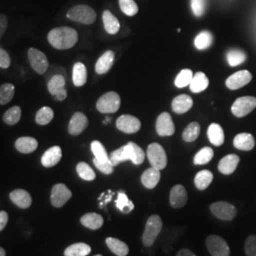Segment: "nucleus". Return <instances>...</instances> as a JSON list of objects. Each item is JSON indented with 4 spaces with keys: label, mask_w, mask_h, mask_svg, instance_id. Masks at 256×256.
I'll return each mask as SVG.
<instances>
[{
    "label": "nucleus",
    "mask_w": 256,
    "mask_h": 256,
    "mask_svg": "<svg viewBox=\"0 0 256 256\" xmlns=\"http://www.w3.org/2000/svg\"><path fill=\"white\" fill-rule=\"evenodd\" d=\"M192 106V99L186 94H180L176 96L172 102V108L176 114L186 113Z\"/></svg>",
    "instance_id": "obj_22"
},
{
    "label": "nucleus",
    "mask_w": 256,
    "mask_h": 256,
    "mask_svg": "<svg viewBox=\"0 0 256 256\" xmlns=\"http://www.w3.org/2000/svg\"><path fill=\"white\" fill-rule=\"evenodd\" d=\"M62 158V149L60 146L48 148L41 158V164L46 168L54 167L60 162Z\"/></svg>",
    "instance_id": "obj_17"
},
{
    "label": "nucleus",
    "mask_w": 256,
    "mask_h": 256,
    "mask_svg": "<svg viewBox=\"0 0 256 256\" xmlns=\"http://www.w3.org/2000/svg\"><path fill=\"white\" fill-rule=\"evenodd\" d=\"M66 86V77L62 74H56L48 81V92L55 96L58 92L64 90Z\"/></svg>",
    "instance_id": "obj_33"
},
{
    "label": "nucleus",
    "mask_w": 256,
    "mask_h": 256,
    "mask_svg": "<svg viewBox=\"0 0 256 256\" xmlns=\"http://www.w3.org/2000/svg\"><path fill=\"white\" fill-rule=\"evenodd\" d=\"M0 256H6V252L3 248L0 247Z\"/></svg>",
    "instance_id": "obj_55"
},
{
    "label": "nucleus",
    "mask_w": 256,
    "mask_h": 256,
    "mask_svg": "<svg viewBox=\"0 0 256 256\" xmlns=\"http://www.w3.org/2000/svg\"><path fill=\"white\" fill-rule=\"evenodd\" d=\"M80 221L82 226L90 230L100 229L104 224L102 216L96 212H88L84 214Z\"/></svg>",
    "instance_id": "obj_26"
},
{
    "label": "nucleus",
    "mask_w": 256,
    "mask_h": 256,
    "mask_svg": "<svg viewBox=\"0 0 256 256\" xmlns=\"http://www.w3.org/2000/svg\"><path fill=\"white\" fill-rule=\"evenodd\" d=\"M76 171L79 176L86 182H92L96 178V174L93 169L86 162H79L76 166Z\"/></svg>",
    "instance_id": "obj_41"
},
{
    "label": "nucleus",
    "mask_w": 256,
    "mask_h": 256,
    "mask_svg": "<svg viewBox=\"0 0 256 256\" xmlns=\"http://www.w3.org/2000/svg\"><path fill=\"white\" fill-rule=\"evenodd\" d=\"M48 41L56 50H64L76 45L78 41V34L72 28H55L48 32Z\"/></svg>",
    "instance_id": "obj_2"
},
{
    "label": "nucleus",
    "mask_w": 256,
    "mask_h": 256,
    "mask_svg": "<svg viewBox=\"0 0 256 256\" xmlns=\"http://www.w3.org/2000/svg\"><path fill=\"white\" fill-rule=\"evenodd\" d=\"M38 147V142L34 138L21 137L16 142V148L22 154H30L34 152Z\"/></svg>",
    "instance_id": "obj_24"
},
{
    "label": "nucleus",
    "mask_w": 256,
    "mask_h": 256,
    "mask_svg": "<svg viewBox=\"0 0 256 256\" xmlns=\"http://www.w3.org/2000/svg\"><path fill=\"white\" fill-rule=\"evenodd\" d=\"M116 126L120 131L126 134L137 133L140 129V120L132 115H122L116 122Z\"/></svg>",
    "instance_id": "obj_13"
},
{
    "label": "nucleus",
    "mask_w": 256,
    "mask_h": 256,
    "mask_svg": "<svg viewBox=\"0 0 256 256\" xmlns=\"http://www.w3.org/2000/svg\"><path fill=\"white\" fill-rule=\"evenodd\" d=\"M209 86V79L203 72H198L192 77V82L190 84V90L194 93H200L204 92Z\"/></svg>",
    "instance_id": "obj_30"
},
{
    "label": "nucleus",
    "mask_w": 256,
    "mask_h": 256,
    "mask_svg": "<svg viewBox=\"0 0 256 256\" xmlns=\"http://www.w3.org/2000/svg\"><path fill=\"white\" fill-rule=\"evenodd\" d=\"M101 256V254H96V256Z\"/></svg>",
    "instance_id": "obj_57"
},
{
    "label": "nucleus",
    "mask_w": 256,
    "mask_h": 256,
    "mask_svg": "<svg viewBox=\"0 0 256 256\" xmlns=\"http://www.w3.org/2000/svg\"><path fill=\"white\" fill-rule=\"evenodd\" d=\"M214 158V150L210 147H203L194 158V164L203 165L210 162Z\"/></svg>",
    "instance_id": "obj_37"
},
{
    "label": "nucleus",
    "mask_w": 256,
    "mask_h": 256,
    "mask_svg": "<svg viewBox=\"0 0 256 256\" xmlns=\"http://www.w3.org/2000/svg\"><path fill=\"white\" fill-rule=\"evenodd\" d=\"M110 120H111L110 118H106V119L104 120L102 122V124H108V122H110Z\"/></svg>",
    "instance_id": "obj_56"
},
{
    "label": "nucleus",
    "mask_w": 256,
    "mask_h": 256,
    "mask_svg": "<svg viewBox=\"0 0 256 256\" xmlns=\"http://www.w3.org/2000/svg\"><path fill=\"white\" fill-rule=\"evenodd\" d=\"M72 196V191L63 183L55 184L52 190L50 202L55 208L63 207Z\"/></svg>",
    "instance_id": "obj_11"
},
{
    "label": "nucleus",
    "mask_w": 256,
    "mask_h": 256,
    "mask_svg": "<svg viewBox=\"0 0 256 256\" xmlns=\"http://www.w3.org/2000/svg\"><path fill=\"white\" fill-rule=\"evenodd\" d=\"M214 37L210 32L204 30L198 34L194 39V46L198 50H206L212 44Z\"/></svg>",
    "instance_id": "obj_35"
},
{
    "label": "nucleus",
    "mask_w": 256,
    "mask_h": 256,
    "mask_svg": "<svg viewBox=\"0 0 256 256\" xmlns=\"http://www.w3.org/2000/svg\"><path fill=\"white\" fill-rule=\"evenodd\" d=\"M210 210L216 218L224 221H230L238 214L236 208L229 202H218L212 203Z\"/></svg>",
    "instance_id": "obj_7"
},
{
    "label": "nucleus",
    "mask_w": 256,
    "mask_h": 256,
    "mask_svg": "<svg viewBox=\"0 0 256 256\" xmlns=\"http://www.w3.org/2000/svg\"><path fill=\"white\" fill-rule=\"evenodd\" d=\"M146 158L144 151L135 142H128L124 146L113 151L110 156V162L117 166L126 160H131L135 165L142 164Z\"/></svg>",
    "instance_id": "obj_1"
},
{
    "label": "nucleus",
    "mask_w": 256,
    "mask_h": 256,
    "mask_svg": "<svg viewBox=\"0 0 256 256\" xmlns=\"http://www.w3.org/2000/svg\"><path fill=\"white\" fill-rule=\"evenodd\" d=\"M162 229V220L160 216L153 214L147 220L146 229L142 236V243L147 248L153 246L156 239Z\"/></svg>",
    "instance_id": "obj_3"
},
{
    "label": "nucleus",
    "mask_w": 256,
    "mask_h": 256,
    "mask_svg": "<svg viewBox=\"0 0 256 256\" xmlns=\"http://www.w3.org/2000/svg\"><path fill=\"white\" fill-rule=\"evenodd\" d=\"M10 200L21 209H28L32 205V196L23 189H16L10 194Z\"/></svg>",
    "instance_id": "obj_18"
},
{
    "label": "nucleus",
    "mask_w": 256,
    "mask_h": 256,
    "mask_svg": "<svg viewBox=\"0 0 256 256\" xmlns=\"http://www.w3.org/2000/svg\"><path fill=\"white\" fill-rule=\"evenodd\" d=\"M9 216L5 210H0V232L4 229L8 223Z\"/></svg>",
    "instance_id": "obj_52"
},
{
    "label": "nucleus",
    "mask_w": 256,
    "mask_h": 256,
    "mask_svg": "<svg viewBox=\"0 0 256 256\" xmlns=\"http://www.w3.org/2000/svg\"><path fill=\"white\" fill-rule=\"evenodd\" d=\"M120 106V98L117 92H110L102 95L97 101L96 108L101 113L110 114L115 113Z\"/></svg>",
    "instance_id": "obj_5"
},
{
    "label": "nucleus",
    "mask_w": 256,
    "mask_h": 256,
    "mask_svg": "<svg viewBox=\"0 0 256 256\" xmlns=\"http://www.w3.org/2000/svg\"><path fill=\"white\" fill-rule=\"evenodd\" d=\"M208 138L210 140V144L216 146H220L224 144V131L223 128H221L218 124H212L208 128Z\"/></svg>",
    "instance_id": "obj_25"
},
{
    "label": "nucleus",
    "mask_w": 256,
    "mask_h": 256,
    "mask_svg": "<svg viewBox=\"0 0 256 256\" xmlns=\"http://www.w3.org/2000/svg\"><path fill=\"white\" fill-rule=\"evenodd\" d=\"M66 96H68V93H66V88H64V90H62L58 92L54 97L55 99L58 100V101H64V99L66 98Z\"/></svg>",
    "instance_id": "obj_53"
},
{
    "label": "nucleus",
    "mask_w": 256,
    "mask_h": 256,
    "mask_svg": "<svg viewBox=\"0 0 256 256\" xmlns=\"http://www.w3.org/2000/svg\"><path fill=\"white\" fill-rule=\"evenodd\" d=\"M200 133V126L198 122H194L190 124H188V126L183 131V140L187 142H192L198 138Z\"/></svg>",
    "instance_id": "obj_39"
},
{
    "label": "nucleus",
    "mask_w": 256,
    "mask_h": 256,
    "mask_svg": "<svg viewBox=\"0 0 256 256\" xmlns=\"http://www.w3.org/2000/svg\"><path fill=\"white\" fill-rule=\"evenodd\" d=\"M244 248L247 256H256V236H248Z\"/></svg>",
    "instance_id": "obj_47"
},
{
    "label": "nucleus",
    "mask_w": 256,
    "mask_h": 256,
    "mask_svg": "<svg viewBox=\"0 0 256 256\" xmlns=\"http://www.w3.org/2000/svg\"><path fill=\"white\" fill-rule=\"evenodd\" d=\"M28 57L34 70L38 74H45L50 68V63L46 54L36 48H30L28 50Z\"/></svg>",
    "instance_id": "obj_8"
},
{
    "label": "nucleus",
    "mask_w": 256,
    "mask_h": 256,
    "mask_svg": "<svg viewBox=\"0 0 256 256\" xmlns=\"http://www.w3.org/2000/svg\"><path fill=\"white\" fill-rule=\"evenodd\" d=\"M156 131L158 136H172L174 133V126L172 117L169 113H162L156 122Z\"/></svg>",
    "instance_id": "obj_12"
},
{
    "label": "nucleus",
    "mask_w": 256,
    "mask_h": 256,
    "mask_svg": "<svg viewBox=\"0 0 256 256\" xmlns=\"http://www.w3.org/2000/svg\"><path fill=\"white\" fill-rule=\"evenodd\" d=\"M191 8L196 16H202L206 10V0H191Z\"/></svg>",
    "instance_id": "obj_46"
},
{
    "label": "nucleus",
    "mask_w": 256,
    "mask_h": 256,
    "mask_svg": "<svg viewBox=\"0 0 256 256\" xmlns=\"http://www.w3.org/2000/svg\"><path fill=\"white\" fill-rule=\"evenodd\" d=\"M93 164L96 166V168L98 170H100L102 173H104V174H110L113 173L114 166L110 162V160L108 162H98L96 158H94Z\"/></svg>",
    "instance_id": "obj_48"
},
{
    "label": "nucleus",
    "mask_w": 256,
    "mask_h": 256,
    "mask_svg": "<svg viewBox=\"0 0 256 256\" xmlns=\"http://www.w3.org/2000/svg\"><path fill=\"white\" fill-rule=\"evenodd\" d=\"M214 180V174L209 170H202L194 176V185L198 190H206Z\"/></svg>",
    "instance_id": "obj_31"
},
{
    "label": "nucleus",
    "mask_w": 256,
    "mask_h": 256,
    "mask_svg": "<svg viewBox=\"0 0 256 256\" xmlns=\"http://www.w3.org/2000/svg\"><path fill=\"white\" fill-rule=\"evenodd\" d=\"M188 200V194L185 187L180 184L174 185L170 192V204L174 209L182 208Z\"/></svg>",
    "instance_id": "obj_15"
},
{
    "label": "nucleus",
    "mask_w": 256,
    "mask_h": 256,
    "mask_svg": "<svg viewBox=\"0 0 256 256\" xmlns=\"http://www.w3.org/2000/svg\"><path fill=\"white\" fill-rule=\"evenodd\" d=\"M102 22H104V30H106L108 34H118L120 30L119 20L115 16H113L110 10H104L102 14Z\"/></svg>",
    "instance_id": "obj_27"
},
{
    "label": "nucleus",
    "mask_w": 256,
    "mask_h": 256,
    "mask_svg": "<svg viewBox=\"0 0 256 256\" xmlns=\"http://www.w3.org/2000/svg\"><path fill=\"white\" fill-rule=\"evenodd\" d=\"M252 76L248 70H239L238 72L230 75L226 80L227 88L232 90H236L252 81Z\"/></svg>",
    "instance_id": "obj_14"
},
{
    "label": "nucleus",
    "mask_w": 256,
    "mask_h": 256,
    "mask_svg": "<svg viewBox=\"0 0 256 256\" xmlns=\"http://www.w3.org/2000/svg\"><path fill=\"white\" fill-rule=\"evenodd\" d=\"M192 72L191 70H182L178 75L176 77V80H174V84L176 88H182L185 86H190V84L192 82Z\"/></svg>",
    "instance_id": "obj_43"
},
{
    "label": "nucleus",
    "mask_w": 256,
    "mask_h": 256,
    "mask_svg": "<svg viewBox=\"0 0 256 256\" xmlns=\"http://www.w3.org/2000/svg\"><path fill=\"white\" fill-rule=\"evenodd\" d=\"M45 74H46V80L48 81L50 78H52L56 74H62V75H64V77H66V70H64L62 66L52 64V66H50L48 70H46V72Z\"/></svg>",
    "instance_id": "obj_49"
},
{
    "label": "nucleus",
    "mask_w": 256,
    "mask_h": 256,
    "mask_svg": "<svg viewBox=\"0 0 256 256\" xmlns=\"http://www.w3.org/2000/svg\"><path fill=\"white\" fill-rule=\"evenodd\" d=\"M176 256H196L192 252H191L190 250H187V248H182L180 250L178 254Z\"/></svg>",
    "instance_id": "obj_54"
},
{
    "label": "nucleus",
    "mask_w": 256,
    "mask_h": 256,
    "mask_svg": "<svg viewBox=\"0 0 256 256\" xmlns=\"http://www.w3.org/2000/svg\"><path fill=\"white\" fill-rule=\"evenodd\" d=\"M256 108V98L252 96H245L240 97L234 102L232 106V114L238 117L242 118L247 116L252 110Z\"/></svg>",
    "instance_id": "obj_10"
},
{
    "label": "nucleus",
    "mask_w": 256,
    "mask_h": 256,
    "mask_svg": "<svg viewBox=\"0 0 256 256\" xmlns=\"http://www.w3.org/2000/svg\"><path fill=\"white\" fill-rule=\"evenodd\" d=\"M66 18L75 22L90 25L96 21L97 14L96 12L88 5H77L68 12Z\"/></svg>",
    "instance_id": "obj_4"
},
{
    "label": "nucleus",
    "mask_w": 256,
    "mask_h": 256,
    "mask_svg": "<svg viewBox=\"0 0 256 256\" xmlns=\"http://www.w3.org/2000/svg\"><path fill=\"white\" fill-rule=\"evenodd\" d=\"M88 126V120L82 112H76L70 120L68 133L72 136H77L82 133Z\"/></svg>",
    "instance_id": "obj_16"
},
{
    "label": "nucleus",
    "mask_w": 256,
    "mask_h": 256,
    "mask_svg": "<svg viewBox=\"0 0 256 256\" xmlns=\"http://www.w3.org/2000/svg\"><path fill=\"white\" fill-rule=\"evenodd\" d=\"M140 180L147 189H154L160 180V170L150 167L142 174Z\"/></svg>",
    "instance_id": "obj_20"
},
{
    "label": "nucleus",
    "mask_w": 256,
    "mask_h": 256,
    "mask_svg": "<svg viewBox=\"0 0 256 256\" xmlns=\"http://www.w3.org/2000/svg\"><path fill=\"white\" fill-rule=\"evenodd\" d=\"M239 162L240 158L236 154L225 156L218 164V170L220 173L223 174H232L236 170Z\"/></svg>",
    "instance_id": "obj_19"
},
{
    "label": "nucleus",
    "mask_w": 256,
    "mask_h": 256,
    "mask_svg": "<svg viewBox=\"0 0 256 256\" xmlns=\"http://www.w3.org/2000/svg\"><path fill=\"white\" fill-rule=\"evenodd\" d=\"M92 252V248L86 243H75L64 250V256H86Z\"/></svg>",
    "instance_id": "obj_32"
},
{
    "label": "nucleus",
    "mask_w": 256,
    "mask_h": 256,
    "mask_svg": "<svg viewBox=\"0 0 256 256\" xmlns=\"http://www.w3.org/2000/svg\"><path fill=\"white\" fill-rule=\"evenodd\" d=\"M116 207L124 214H128L134 209V204L128 200V196L122 191L118 192V198L116 200Z\"/></svg>",
    "instance_id": "obj_42"
},
{
    "label": "nucleus",
    "mask_w": 256,
    "mask_h": 256,
    "mask_svg": "<svg viewBox=\"0 0 256 256\" xmlns=\"http://www.w3.org/2000/svg\"><path fill=\"white\" fill-rule=\"evenodd\" d=\"M90 147H92V153L95 156L94 158H96L98 162H110V156L108 155L106 148L99 140L92 142Z\"/></svg>",
    "instance_id": "obj_36"
},
{
    "label": "nucleus",
    "mask_w": 256,
    "mask_h": 256,
    "mask_svg": "<svg viewBox=\"0 0 256 256\" xmlns=\"http://www.w3.org/2000/svg\"><path fill=\"white\" fill-rule=\"evenodd\" d=\"M247 59L246 54L240 50H232L227 54V60L230 66H236L244 63Z\"/></svg>",
    "instance_id": "obj_44"
},
{
    "label": "nucleus",
    "mask_w": 256,
    "mask_h": 256,
    "mask_svg": "<svg viewBox=\"0 0 256 256\" xmlns=\"http://www.w3.org/2000/svg\"><path fill=\"white\" fill-rule=\"evenodd\" d=\"M88 80V72L86 68L82 63H76L74 64L72 68V82L75 86H82Z\"/></svg>",
    "instance_id": "obj_28"
},
{
    "label": "nucleus",
    "mask_w": 256,
    "mask_h": 256,
    "mask_svg": "<svg viewBox=\"0 0 256 256\" xmlns=\"http://www.w3.org/2000/svg\"><path fill=\"white\" fill-rule=\"evenodd\" d=\"M114 60H115L114 52L112 50L106 52L98 59L97 63L95 64V72L98 74H106L108 72H110V68H112Z\"/></svg>",
    "instance_id": "obj_21"
},
{
    "label": "nucleus",
    "mask_w": 256,
    "mask_h": 256,
    "mask_svg": "<svg viewBox=\"0 0 256 256\" xmlns=\"http://www.w3.org/2000/svg\"><path fill=\"white\" fill-rule=\"evenodd\" d=\"M206 247L212 256H229V245L225 239L218 236H209L206 239Z\"/></svg>",
    "instance_id": "obj_9"
},
{
    "label": "nucleus",
    "mask_w": 256,
    "mask_h": 256,
    "mask_svg": "<svg viewBox=\"0 0 256 256\" xmlns=\"http://www.w3.org/2000/svg\"><path fill=\"white\" fill-rule=\"evenodd\" d=\"M10 64V57L9 54L0 48V68H8Z\"/></svg>",
    "instance_id": "obj_50"
},
{
    "label": "nucleus",
    "mask_w": 256,
    "mask_h": 256,
    "mask_svg": "<svg viewBox=\"0 0 256 256\" xmlns=\"http://www.w3.org/2000/svg\"><path fill=\"white\" fill-rule=\"evenodd\" d=\"M16 92V88L14 84L6 82L0 86V104L4 106L9 104L12 100Z\"/></svg>",
    "instance_id": "obj_34"
},
{
    "label": "nucleus",
    "mask_w": 256,
    "mask_h": 256,
    "mask_svg": "<svg viewBox=\"0 0 256 256\" xmlns=\"http://www.w3.org/2000/svg\"><path fill=\"white\" fill-rule=\"evenodd\" d=\"M234 146L238 150L250 151L252 150L256 146V140L250 133H240L234 138Z\"/></svg>",
    "instance_id": "obj_23"
},
{
    "label": "nucleus",
    "mask_w": 256,
    "mask_h": 256,
    "mask_svg": "<svg viewBox=\"0 0 256 256\" xmlns=\"http://www.w3.org/2000/svg\"><path fill=\"white\" fill-rule=\"evenodd\" d=\"M120 8L128 16H134L138 12L137 3L134 0H119Z\"/></svg>",
    "instance_id": "obj_45"
},
{
    "label": "nucleus",
    "mask_w": 256,
    "mask_h": 256,
    "mask_svg": "<svg viewBox=\"0 0 256 256\" xmlns=\"http://www.w3.org/2000/svg\"><path fill=\"white\" fill-rule=\"evenodd\" d=\"M8 28V19L4 14H0V39L3 36V34L6 32Z\"/></svg>",
    "instance_id": "obj_51"
},
{
    "label": "nucleus",
    "mask_w": 256,
    "mask_h": 256,
    "mask_svg": "<svg viewBox=\"0 0 256 256\" xmlns=\"http://www.w3.org/2000/svg\"><path fill=\"white\" fill-rule=\"evenodd\" d=\"M21 113H22V111L19 106H12L4 113L3 120L8 126H14L20 120Z\"/></svg>",
    "instance_id": "obj_40"
},
{
    "label": "nucleus",
    "mask_w": 256,
    "mask_h": 256,
    "mask_svg": "<svg viewBox=\"0 0 256 256\" xmlns=\"http://www.w3.org/2000/svg\"><path fill=\"white\" fill-rule=\"evenodd\" d=\"M106 243L110 250L117 256H126L129 252L128 245L117 238H106Z\"/></svg>",
    "instance_id": "obj_29"
},
{
    "label": "nucleus",
    "mask_w": 256,
    "mask_h": 256,
    "mask_svg": "<svg viewBox=\"0 0 256 256\" xmlns=\"http://www.w3.org/2000/svg\"><path fill=\"white\" fill-rule=\"evenodd\" d=\"M147 158L152 167L158 170L164 169L167 165V156L164 147L154 142L147 148Z\"/></svg>",
    "instance_id": "obj_6"
},
{
    "label": "nucleus",
    "mask_w": 256,
    "mask_h": 256,
    "mask_svg": "<svg viewBox=\"0 0 256 256\" xmlns=\"http://www.w3.org/2000/svg\"><path fill=\"white\" fill-rule=\"evenodd\" d=\"M54 117V112L48 106H44L38 110L36 116V122L39 126L48 124Z\"/></svg>",
    "instance_id": "obj_38"
}]
</instances>
